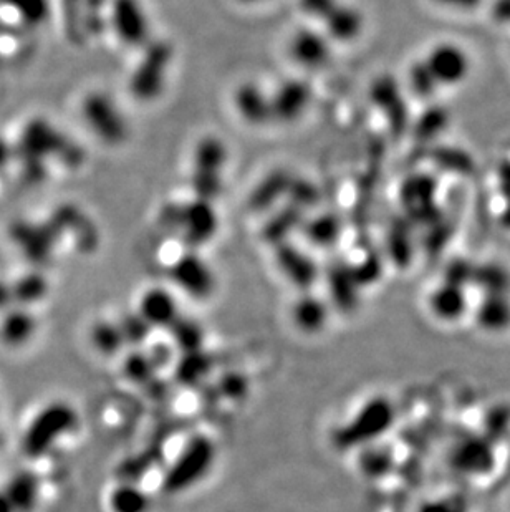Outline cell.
I'll return each instance as SVG.
<instances>
[{"instance_id":"1","label":"cell","mask_w":510,"mask_h":512,"mask_svg":"<svg viewBox=\"0 0 510 512\" xmlns=\"http://www.w3.org/2000/svg\"><path fill=\"white\" fill-rule=\"evenodd\" d=\"M78 425L80 416L70 403L62 400L47 403L25 428L20 450L27 458H44L53 450V446L72 435Z\"/></svg>"},{"instance_id":"2","label":"cell","mask_w":510,"mask_h":512,"mask_svg":"<svg viewBox=\"0 0 510 512\" xmlns=\"http://www.w3.org/2000/svg\"><path fill=\"white\" fill-rule=\"evenodd\" d=\"M216 455V445L209 436L194 435L166 469L161 481L163 493L178 496L203 481L214 466Z\"/></svg>"},{"instance_id":"3","label":"cell","mask_w":510,"mask_h":512,"mask_svg":"<svg viewBox=\"0 0 510 512\" xmlns=\"http://www.w3.org/2000/svg\"><path fill=\"white\" fill-rule=\"evenodd\" d=\"M227 163V148L216 136L199 141L194 150L193 184L196 198L214 201L222 191V170Z\"/></svg>"},{"instance_id":"4","label":"cell","mask_w":510,"mask_h":512,"mask_svg":"<svg viewBox=\"0 0 510 512\" xmlns=\"http://www.w3.org/2000/svg\"><path fill=\"white\" fill-rule=\"evenodd\" d=\"M166 223L181 231L184 242L191 247L204 246L217 232V214L211 201L193 199L181 206H171L164 213Z\"/></svg>"},{"instance_id":"5","label":"cell","mask_w":510,"mask_h":512,"mask_svg":"<svg viewBox=\"0 0 510 512\" xmlns=\"http://www.w3.org/2000/svg\"><path fill=\"white\" fill-rule=\"evenodd\" d=\"M438 181L426 173L411 174L403 181L400 199L408 213L409 223L433 226L443 219L441 209L436 204Z\"/></svg>"},{"instance_id":"6","label":"cell","mask_w":510,"mask_h":512,"mask_svg":"<svg viewBox=\"0 0 510 512\" xmlns=\"http://www.w3.org/2000/svg\"><path fill=\"white\" fill-rule=\"evenodd\" d=\"M171 58H173V50L168 44L153 42L148 45L130 82L131 93L138 100L150 102L163 92Z\"/></svg>"},{"instance_id":"7","label":"cell","mask_w":510,"mask_h":512,"mask_svg":"<svg viewBox=\"0 0 510 512\" xmlns=\"http://www.w3.org/2000/svg\"><path fill=\"white\" fill-rule=\"evenodd\" d=\"M83 116L93 133L110 145H120L128 138V123L115 103L103 93H92L83 102Z\"/></svg>"},{"instance_id":"8","label":"cell","mask_w":510,"mask_h":512,"mask_svg":"<svg viewBox=\"0 0 510 512\" xmlns=\"http://www.w3.org/2000/svg\"><path fill=\"white\" fill-rule=\"evenodd\" d=\"M370 100L385 116L391 133L401 136L408 130L409 110L400 83L391 75L375 78L370 87Z\"/></svg>"},{"instance_id":"9","label":"cell","mask_w":510,"mask_h":512,"mask_svg":"<svg viewBox=\"0 0 510 512\" xmlns=\"http://www.w3.org/2000/svg\"><path fill=\"white\" fill-rule=\"evenodd\" d=\"M169 277L194 299H207L216 290L214 272L196 252H188L176 259L169 267Z\"/></svg>"},{"instance_id":"10","label":"cell","mask_w":510,"mask_h":512,"mask_svg":"<svg viewBox=\"0 0 510 512\" xmlns=\"http://www.w3.org/2000/svg\"><path fill=\"white\" fill-rule=\"evenodd\" d=\"M439 87H454L466 80L471 72V58L466 50L451 42L436 45L424 58Z\"/></svg>"},{"instance_id":"11","label":"cell","mask_w":510,"mask_h":512,"mask_svg":"<svg viewBox=\"0 0 510 512\" xmlns=\"http://www.w3.org/2000/svg\"><path fill=\"white\" fill-rule=\"evenodd\" d=\"M113 27L125 44L140 47L150 39V27L136 0H115Z\"/></svg>"},{"instance_id":"12","label":"cell","mask_w":510,"mask_h":512,"mask_svg":"<svg viewBox=\"0 0 510 512\" xmlns=\"http://www.w3.org/2000/svg\"><path fill=\"white\" fill-rule=\"evenodd\" d=\"M312 100V90L302 80H287L282 83L274 97H270L272 118L292 123L304 115Z\"/></svg>"},{"instance_id":"13","label":"cell","mask_w":510,"mask_h":512,"mask_svg":"<svg viewBox=\"0 0 510 512\" xmlns=\"http://www.w3.org/2000/svg\"><path fill=\"white\" fill-rule=\"evenodd\" d=\"M385 416V406L378 401H373L370 405H366L347 426L337 431L335 443L340 448H350V446L365 443L381 430V426L385 423Z\"/></svg>"},{"instance_id":"14","label":"cell","mask_w":510,"mask_h":512,"mask_svg":"<svg viewBox=\"0 0 510 512\" xmlns=\"http://www.w3.org/2000/svg\"><path fill=\"white\" fill-rule=\"evenodd\" d=\"M275 259L279 264L280 271L289 279L292 284L300 289H308L317 282L318 267L312 257L300 251L299 247L292 246L289 242L279 244Z\"/></svg>"},{"instance_id":"15","label":"cell","mask_w":510,"mask_h":512,"mask_svg":"<svg viewBox=\"0 0 510 512\" xmlns=\"http://www.w3.org/2000/svg\"><path fill=\"white\" fill-rule=\"evenodd\" d=\"M37 319L27 307H14L0 314V343L4 347L22 348L37 334Z\"/></svg>"},{"instance_id":"16","label":"cell","mask_w":510,"mask_h":512,"mask_svg":"<svg viewBox=\"0 0 510 512\" xmlns=\"http://www.w3.org/2000/svg\"><path fill=\"white\" fill-rule=\"evenodd\" d=\"M138 314L150 324L151 329H168L178 320V302L174 295L161 287L146 290L140 300Z\"/></svg>"},{"instance_id":"17","label":"cell","mask_w":510,"mask_h":512,"mask_svg":"<svg viewBox=\"0 0 510 512\" xmlns=\"http://www.w3.org/2000/svg\"><path fill=\"white\" fill-rule=\"evenodd\" d=\"M2 491L14 512H35L42 496V483L32 471H19L4 484Z\"/></svg>"},{"instance_id":"18","label":"cell","mask_w":510,"mask_h":512,"mask_svg":"<svg viewBox=\"0 0 510 512\" xmlns=\"http://www.w3.org/2000/svg\"><path fill=\"white\" fill-rule=\"evenodd\" d=\"M290 55L305 68H320L330 60V44L315 30H299L290 42Z\"/></svg>"},{"instance_id":"19","label":"cell","mask_w":510,"mask_h":512,"mask_svg":"<svg viewBox=\"0 0 510 512\" xmlns=\"http://www.w3.org/2000/svg\"><path fill=\"white\" fill-rule=\"evenodd\" d=\"M327 282L333 304L338 309L350 312L357 307L360 284L355 279L352 266H348L347 262H335L328 271Z\"/></svg>"},{"instance_id":"20","label":"cell","mask_w":510,"mask_h":512,"mask_svg":"<svg viewBox=\"0 0 510 512\" xmlns=\"http://www.w3.org/2000/svg\"><path fill=\"white\" fill-rule=\"evenodd\" d=\"M237 112L251 125H264L272 120L270 98L254 83H244L234 95Z\"/></svg>"},{"instance_id":"21","label":"cell","mask_w":510,"mask_h":512,"mask_svg":"<svg viewBox=\"0 0 510 512\" xmlns=\"http://www.w3.org/2000/svg\"><path fill=\"white\" fill-rule=\"evenodd\" d=\"M327 24V32L332 39L337 42H352L358 39L363 27H365V19L361 15L360 10L350 5L338 4L335 9L328 14L325 19Z\"/></svg>"},{"instance_id":"22","label":"cell","mask_w":510,"mask_h":512,"mask_svg":"<svg viewBox=\"0 0 510 512\" xmlns=\"http://www.w3.org/2000/svg\"><path fill=\"white\" fill-rule=\"evenodd\" d=\"M294 178V174L285 170H275L265 176L257 188L252 191L249 204L255 211H264V209L274 206L282 196H287L290 181Z\"/></svg>"},{"instance_id":"23","label":"cell","mask_w":510,"mask_h":512,"mask_svg":"<svg viewBox=\"0 0 510 512\" xmlns=\"http://www.w3.org/2000/svg\"><path fill=\"white\" fill-rule=\"evenodd\" d=\"M292 319H294V324L305 334H317L327 324V305L315 295H304L295 302Z\"/></svg>"},{"instance_id":"24","label":"cell","mask_w":510,"mask_h":512,"mask_svg":"<svg viewBox=\"0 0 510 512\" xmlns=\"http://www.w3.org/2000/svg\"><path fill=\"white\" fill-rule=\"evenodd\" d=\"M302 224H304V211L294 204H289L287 208L274 214L269 219V223L265 224L264 237L267 241L279 246L284 244L290 232L295 231Z\"/></svg>"},{"instance_id":"25","label":"cell","mask_w":510,"mask_h":512,"mask_svg":"<svg viewBox=\"0 0 510 512\" xmlns=\"http://www.w3.org/2000/svg\"><path fill=\"white\" fill-rule=\"evenodd\" d=\"M111 512H150L151 498L133 483L120 484L110 494Z\"/></svg>"},{"instance_id":"26","label":"cell","mask_w":510,"mask_h":512,"mask_svg":"<svg viewBox=\"0 0 510 512\" xmlns=\"http://www.w3.org/2000/svg\"><path fill=\"white\" fill-rule=\"evenodd\" d=\"M212 368V358L203 350L193 353H183L176 365V380L184 387H194L203 382Z\"/></svg>"},{"instance_id":"27","label":"cell","mask_w":510,"mask_h":512,"mask_svg":"<svg viewBox=\"0 0 510 512\" xmlns=\"http://www.w3.org/2000/svg\"><path fill=\"white\" fill-rule=\"evenodd\" d=\"M431 307L441 319H458L459 315L466 309L464 290L458 285L446 282L434 292L433 297H431Z\"/></svg>"},{"instance_id":"28","label":"cell","mask_w":510,"mask_h":512,"mask_svg":"<svg viewBox=\"0 0 510 512\" xmlns=\"http://www.w3.org/2000/svg\"><path fill=\"white\" fill-rule=\"evenodd\" d=\"M173 342L183 353H193L203 350L204 330L199 322L189 317L179 315L178 320L169 327Z\"/></svg>"},{"instance_id":"29","label":"cell","mask_w":510,"mask_h":512,"mask_svg":"<svg viewBox=\"0 0 510 512\" xmlns=\"http://www.w3.org/2000/svg\"><path fill=\"white\" fill-rule=\"evenodd\" d=\"M308 241L315 246L330 247L340 239L342 221L335 214H320L304 224Z\"/></svg>"},{"instance_id":"30","label":"cell","mask_w":510,"mask_h":512,"mask_svg":"<svg viewBox=\"0 0 510 512\" xmlns=\"http://www.w3.org/2000/svg\"><path fill=\"white\" fill-rule=\"evenodd\" d=\"M90 340H92L93 347L103 355H116L126 345L120 325L108 322V320H100L93 325L90 330Z\"/></svg>"},{"instance_id":"31","label":"cell","mask_w":510,"mask_h":512,"mask_svg":"<svg viewBox=\"0 0 510 512\" xmlns=\"http://www.w3.org/2000/svg\"><path fill=\"white\" fill-rule=\"evenodd\" d=\"M388 254L396 262V266H408L413 254V244H411V231H409V221H396L391 224L388 231Z\"/></svg>"},{"instance_id":"32","label":"cell","mask_w":510,"mask_h":512,"mask_svg":"<svg viewBox=\"0 0 510 512\" xmlns=\"http://www.w3.org/2000/svg\"><path fill=\"white\" fill-rule=\"evenodd\" d=\"M10 285H12L14 304L20 305V307L37 304L49 292V284L40 274H27V276L20 277L15 284Z\"/></svg>"},{"instance_id":"33","label":"cell","mask_w":510,"mask_h":512,"mask_svg":"<svg viewBox=\"0 0 510 512\" xmlns=\"http://www.w3.org/2000/svg\"><path fill=\"white\" fill-rule=\"evenodd\" d=\"M449 113L443 107H431L414 123V135L421 141H431L443 135L449 126Z\"/></svg>"},{"instance_id":"34","label":"cell","mask_w":510,"mask_h":512,"mask_svg":"<svg viewBox=\"0 0 510 512\" xmlns=\"http://www.w3.org/2000/svg\"><path fill=\"white\" fill-rule=\"evenodd\" d=\"M472 282L481 285L491 295H504L509 289V272L499 264H481L474 269V279Z\"/></svg>"},{"instance_id":"35","label":"cell","mask_w":510,"mask_h":512,"mask_svg":"<svg viewBox=\"0 0 510 512\" xmlns=\"http://www.w3.org/2000/svg\"><path fill=\"white\" fill-rule=\"evenodd\" d=\"M158 363L154 362L151 353L135 352L126 358L123 370L128 380L136 385H150L154 380Z\"/></svg>"},{"instance_id":"36","label":"cell","mask_w":510,"mask_h":512,"mask_svg":"<svg viewBox=\"0 0 510 512\" xmlns=\"http://www.w3.org/2000/svg\"><path fill=\"white\" fill-rule=\"evenodd\" d=\"M408 83L414 95L418 98H424V100L434 97L439 87V83L436 82V78L433 77V73H431L424 60L414 62L409 67Z\"/></svg>"},{"instance_id":"37","label":"cell","mask_w":510,"mask_h":512,"mask_svg":"<svg viewBox=\"0 0 510 512\" xmlns=\"http://www.w3.org/2000/svg\"><path fill=\"white\" fill-rule=\"evenodd\" d=\"M20 19L30 25H39L49 17V0H4Z\"/></svg>"},{"instance_id":"38","label":"cell","mask_w":510,"mask_h":512,"mask_svg":"<svg viewBox=\"0 0 510 512\" xmlns=\"http://www.w3.org/2000/svg\"><path fill=\"white\" fill-rule=\"evenodd\" d=\"M434 161L449 173L469 174L474 170V161L466 151L454 148H438L434 151Z\"/></svg>"},{"instance_id":"39","label":"cell","mask_w":510,"mask_h":512,"mask_svg":"<svg viewBox=\"0 0 510 512\" xmlns=\"http://www.w3.org/2000/svg\"><path fill=\"white\" fill-rule=\"evenodd\" d=\"M479 317L487 325L507 324L510 320V304L504 295H489L482 302Z\"/></svg>"},{"instance_id":"40","label":"cell","mask_w":510,"mask_h":512,"mask_svg":"<svg viewBox=\"0 0 510 512\" xmlns=\"http://www.w3.org/2000/svg\"><path fill=\"white\" fill-rule=\"evenodd\" d=\"M118 325H120L123 339H125L126 343H131V345L145 343L148 337H150L151 330H153L150 324L138 312L123 315Z\"/></svg>"},{"instance_id":"41","label":"cell","mask_w":510,"mask_h":512,"mask_svg":"<svg viewBox=\"0 0 510 512\" xmlns=\"http://www.w3.org/2000/svg\"><path fill=\"white\" fill-rule=\"evenodd\" d=\"M287 196H290V201H292L290 204H294V206L302 209V211L305 208H310L313 204H317L318 199H320V193H318L315 184L310 183V181L304 178H295V176L290 181Z\"/></svg>"},{"instance_id":"42","label":"cell","mask_w":510,"mask_h":512,"mask_svg":"<svg viewBox=\"0 0 510 512\" xmlns=\"http://www.w3.org/2000/svg\"><path fill=\"white\" fill-rule=\"evenodd\" d=\"M353 274L358 284L365 285L375 282L381 274V261L376 252H371L363 261L358 262V266H352Z\"/></svg>"},{"instance_id":"43","label":"cell","mask_w":510,"mask_h":512,"mask_svg":"<svg viewBox=\"0 0 510 512\" xmlns=\"http://www.w3.org/2000/svg\"><path fill=\"white\" fill-rule=\"evenodd\" d=\"M474 269H476V266L471 261L454 259L446 267V282L458 285V287L469 284L474 279Z\"/></svg>"},{"instance_id":"44","label":"cell","mask_w":510,"mask_h":512,"mask_svg":"<svg viewBox=\"0 0 510 512\" xmlns=\"http://www.w3.org/2000/svg\"><path fill=\"white\" fill-rule=\"evenodd\" d=\"M337 0H302L305 14L315 19H327L328 14L337 7Z\"/></svg>"},{"instance_id":"45","label":"cell","mask_w":510,"mask_h":512,"mask_svg":"<svg viewBox=\"0 0 510 512\" xmlns=\"http://www.w3.org/2000/svg\"><path fill=\"white\" fill-rule=\"evenodd\" d=\"M221 385L227 397L231 398H242L247 390L246 380H244V377H241V375H236V373L227 375V377L222 380Z\"/></svg>"},{"instance_id":"46","label":"cell","mask_w":510,"mask_h":512,"mask_svg":"<svg viewBox=\"0 0 510 512\" xmlns=\"http://www.w3.org/2000/svg\"><path fill=\"white\" fill-rule=\"evenodd\" d=\"M497 188L502 198L509 201L510 199V160L502 161L497 168Z\"/></svg>"},{"instance_id":"47","label":"cell","mask_w":510,"mask_h":512,"mask_svg":"<svg viewBox=\"0 0 510 512\" xmlns=\"http://www.w3.org/2000/svg\"><path fill=\"white\" fill-rule=\"evenodd\" d=\"M492 17L499 24L510 25V0H496L492 5Z\"/></svg>"},{"instance_id":"48","label":"cell","mask_w":510,"mask_h":512,"mask_svg":"<svg viewBox=\"0 0 510 512\" xmlns=\"http://www.w3.org/2000/svg\"><path fill=\"white\" fill-rule=\"evenodd\" d=\"M436 2L444 7L458 10H472L482 4V0H436Z\"/></svg>"},{"instance_id":"49","label":"cell","mask_w":510,"mask_h":512,"mask_svg":"<svg viewBox=\"0 0 510 512\" xmlns=\"http://www.w3.org/2000/svg\"><path fill=\"white\" fill-rule=\"evenodd\" d=\"M12 304H14L12 285L0 281V314H4L5 310H9Z\"/></svg>"},{"instance_id":"50","label":"cell","mask_w":510,"mask_h":512,"mask_svg":"<svg viewBox=\"0 0 510 512\" xmlns=\"http://www.w3.org/2000/svg\"><path fill=\"white\" fill-rule=\"evenodd\" d=\"M499 224H501V228L506 229V231H510V199L507 201L506 208L502 211L501 218H499Z\"/></svg>"},{"instance_id":"51","label":"cell","mask_w":510,"mask_h":512,"mask_svg":"<svg viewBox=\"0 0 510 512\" xmlns=\"http://www.w3.org/2000/svg\"><path fill=\"white\" fill-rule=\"evenodd\" d=\"M0 512H14V509L10 506L9 499L5 496L2 488H0Z\"/></svg>"},{"instance_id":"52","label":"cell","mask_w":510,"mask_h":512,"mask_svg":"<svg viewBox=\"0 0 510 512\" xmlns=\"http://www.w3.org/2000/svg\"><path fill=\"white\" fill-rule=\"evenodd\" d=\"M242 2H257V0H242Z\"/></svg>"}]
</instances>
